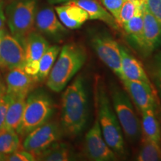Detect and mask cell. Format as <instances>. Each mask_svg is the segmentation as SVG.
Here are the masks:
<instances>
[{
  "instance_id": "cell-5",
  "label": "cell",
  "mask_w": 161,
  "mask_h": 161,
  "mask_svg": "<svg viewBox=\"0 0 161 161\" xmlns=\"http://www.w3.org/2000/svg\"><path fill=\"white\" fill-rule=\"evenodd\" d=\"M110 96L112 107L122 132L130 140H137L142 132L141 123L129 96L116 84L110 86Z\"/></svg>"
},
{
  "instance_id": "cell-16",
  "label": "cell",
  "mask_w": 161,
  "mask_h": 161,
  "mask_svg": "<svg viewBox=\"0 0 161 161\" xmlns=\"http://www.w3.org/2000/svg\"><path fill=\"white\" fill-rule=\"evenodd\" d=\"M35 25L40 32L53 37H60L66 29L55 11L50 8L40 10L35 16Z\"/></svg>"
},
{
  "instance_id": "cell-7",
  "label": "cell",
  "mask_w": 161,
  "mask_h": 161,
  "mask_svg": "<svg viewBox=\"0 0 161 161\" xmlns=\"http://www.w3.org/2000/svg\"><path fill=\"white\" fill-rule=\"evenodd\" d=\"M90 44L99 59L120 80L123 79L119 44L110 35L102 33L92 35L90 37Z\"/></svg>"
},
{
  "instance_id": "cell-18",
  "label": "cell",
  "mask_w": 161,
  "mask_h": 161,
  "mask_svg": "<svg viewBox=\"0 0 161 161\" xmlns=\"http://www.w3.org/2000/svg\"><path fill=\"white\" fill-rule=\"evenodd\" d=\"M73 2L87 13L89 19L101 20L114 29L119 27L114 17L98 0H73Z\"/></svg>"
},
{
  "instance_id": "cell-1",
  "label": "cell",
  "mask_w": 161,
  "mask_h": 161,
  "mask_svg": "<svg viewBox=\"0 0 161 161\" xmlns=\"http://www.w3.org/2000/svg\"><path fill=\"white\" fill-rule=\"evenodd\" d=\"M88 118V96L86 82L78 75L66 87L61 99V129L70 137L78 136Z\"/></svg>"
},
{
  "instance_id": "cell-19",
  "label": "cell",
  "mask_w": 161,
  "mask_h": 161,
  "mask_svg": "<svg viewBox=\"0 0 161 161\" xmlns=\"http://www.w3.org/2000/svg\"><path fill=\"white\" fill-rule=\"evenodd\" d=\"M27 96H19L12 97V100L6 114L5 128L17 131L21 123Z\"/></svg>"
},
{
  "instance_id": "cell-2",
  "label": "cell",
  "mask_w": 161,
  "mask_h": 161,
  "mask_svg": "<svg viewBox=\"0 0 161 161\" xmlns=\"http://www.w3.org/2000/svg\"><path fill=\"white\" fill-rule=\"evenodd\" d=\"M94 100L97 112L96 118L104 140L116 155L123 156L125 154V148L122 128L103 81L98 77L95 80Z\"/></svg>"
},
{
  "instance_id": "cell-25",
  "label": "cell",
  "mask_w": 161,
  "mask_h": 161,
  "mask_svg": "<svg viewBox=\"0 0 161 161\" xmlns=\"http://www.w3.org/2000/svg\"><path fill=\"white\" fill-rule=\"evenodd\" d=\"M20 148L19 134L15 130H0V154L3 155L11 154Z\"/></svg>"
},
{
  "instance_id": "cell-22",
  "label": "cell",
  "mask_w": 161,
  "mask_h": 161,
  "mask_svg": "<svg viewBox=\"0 0 161 161\" xmlns=\"http://www.w3.org/2000/svg\"><path fill=\"white\" fill-rule=\"evenodd\" d=\"M72 153L66 144L54 143L36 156V160L67 161L72 160Z\"/></svg>"
},
{
  "instance_id": "cell-4",
  "label": "cell",
  "mask_w": 161,
  "mask_h": 161,
  "mask_svg": "<svg viewBox=\"0 0 161 161\" xmlns=\"http://www.w3.org/2000/svg\"><path fill=\"white\" fill-rule=\"evenodd\" d=\"M53 112V103L44 92L37 91L27 96L21 123L17 133L25 136L38 126L47 122Z\"/></svg>"
},
{
  "instance_id": "cell-3",
  "label": "cell",
  "mask_w": 161,
  "mask_h": 161,
  "mask_svg": "<svg viewBox=\"0 0 161 161\" xmlns=\"http://www.w3.org/2000/svg\"><path fill=\"white\" fill-rule=\"evenodd\" d=\"M86 60V52L83 46L75 43L64 45L48 75L46 85L53 92L62 91L84 66Z\"/></svg>"
},
{
  "instance_id": "cell-13",
  "label": "cell",
  "mask_w": 161,
  "mask_h": 161,
  "mask_svg": "<svg viewBox=\"0 0 161 161\" xmlns=\"http://www.w3.org/2000/svg\"><path fill=\"white\" fill-rule=\"evenodd\" d=\"M37 81L33 76L26 73L23 67H17L10 69L6 76V90L11 97L25 96H28L33 89Z\"/></svg>"
},
{
  "instance_id": "cell-35",
  "label": "cell",
  "mask_w": 161,
  "mask_h": 161,
  "mask_svg": "<svg viewBox=\"0 0 161 161\" xmlns=\"http://www.w3.org/2000/svg\"><path fill=\"white\" fill-rule=\"evenodd\" d=\"M4 32H5V30H4V31H1V32H0V40H1L2 36H3V34H4Z\"/></svg>"
},
{
  "instance_id": "cell-9",
  "label": "cell",
  "mask_w": 161,
  "mask_h": 161,
  "mask_svg": "<svg viewBox=\"0 0 161 161\" xmlns=\"http://www.w3.org/2000/svg\"><path fill=\"white\" fill-rule=\"evenodd\" d=\"M84 153L89 160L93 161H113L116 154L108 146L101 130L97 118L86 134L84 142Z\"/></svg>"
},
{
  "instance_id": "cell-30",
  "label": "cell",
  "mask_w": 161,
  "mask_h": 161,
  "mask_svg": "<svg viewBox=\"0 0 161 161\" xmlns=\"http://www.w3.org/2000/svg\"><path fill=\"white\" fill-rule=\"evenodd\" d=\"M4 160L7 161H35V154L25 149L17 150L11 154L4 155Z\"/></svg>"
},
{
  "instance_id": "cell-23",
  "label": "cell",
  "mask_w": 161,
  "mask_h": 161,
  "mask_svg": "<svg viewBox=\"0 0 161 161\" xmlns=\"http://www.w3.org/2000/svg\"><path fill=\"white\" fill-rule=\"evenodd\" d=\"M61 48L58 46H49L39 61V71L35 78L37 80H43L47 78L52 66L57 59Z\"/></svg>"
},
{
  "instance_id": "cell-8",
  "label": "cell",
  "mask_w": 161,
  "mask_h": 161,
  "mask_svg": "<svg viewBox=\"0 0 161 161\" xmlns=\"http://www.w3.org/2000/svg\"><path fill=\"white\" fill-rule=\"evenodd\" d=\"M61 130L56 122H46L25 136L23 148L35 154L36 158L59 140Z\"/></svg>"
},
{
  "instance_id": "cell-6",
  "label": "cell",
  "mask_w": 161,
  "mask_h": 161,
  "mask_svg": "<svg viewBox=\"0 0 161 161\" xmlns=\"http://www.w3.org/2000/svg\"><path fill=\"white\" fill-rule=\"evenodd\" d=\"M5 17L11 34L23 43L35 25L36 1L20 0L7 6Z\"/></svg>"
},
{
  "instance_id": "cell-20",
  "label": "cell",
  "mask_w": 161,
  "mask_h": 161,
  "mask_svg": "<svg viewBox=\"0 0 161 161\" xmlns=\"http://www.w3.org/2000/svg\"><path fill=\"white\" fill-rule=\"evenodd\" d=\"M125 31L130 36L134 44L142 52L143 49V6L129 20L122 25Z\"/></svg>"
},
{
  "instance_id": "cell-36",
  "label": "cell",
  "mask_w": 161,
  "mask_h": 161,
  "mask_svg": "<svg viewBox=\"0 0 161 161\" xmlns=\"http://www.w3.org/2000/svg\"><path fill=\"white\" fill-rule=\"evenodd\" d=\"M3 88H2L1 86H0V94H1V92H2V91H3Z\"/></svg>"
},
{
  "instance_id": "cell-27",
  "label": "cell",
  "mask_w": 161,
  "mask_h": 161,
  "mask_svg": "<svg viewBox=\"0 0 161 161\" xmlns=\"http://www.w3.org/2000/svg\"><path fill=\"white\" fill-rule=\"evenodd\" d=\"M149 72L161 99V52H158L153 57L150 63Z\"/></svg>"
},
{
  "instance_id": "cell-28",
  "label": "cell",
  "mask_w": 161,
  "mask_h": 161,
  "mask_svg": "<svg viewBox=\"0 0 161 161\" xmlns=\"http://www.w3.org/2000/svg\"><path fill=\"white\" fill-rule=\"evenodd\" d=\"M125 1L126 0H100L101 3L110 12L117 23L120 11Z\"/></svg>"
},
{
  "instance_id": "cell-31",
  "label": "cell",
  "mask_w": 161,
  "mask_h": 161,
  "mask_svg": "<svg viewBox=\"0 0 161 161\" xmlns=\"http://www.w3.org/2000/svg\"><path fill=\"white\" fill-rule=\"evenodd\" d=\"M144 5L161 23V0H145Z\"/></svg>"
},
{
  "instance_id": "cell-29",
  "label": "cell",
  "mask_w": 161,
  "mask_h": 161,
  "mask_svg": "<svg viewBox=\"0 0 161 161\" xmlns=\"http://www.w3.org/2000/svg\"><path fill=\"white\" fill-rule=\"evenodd\" d=\"M12 100V97L3 90L0 94V130L5 128V122L8 109Z\"/></svg>"
},
{
  "instance_id": "cell-14",
  "label": "cell",
  "mask_w": 161,
  "mask_h": 161,
  "mask_svg": "<svg viewBox=\"0 0 161 161\" xmlns=\"http://www.w3.org/2000/svg\"><path fill=\"white\" fill-rule=\"evenodd\" d=\"M143 49L145 55H149L161 44V23L143 5Z\"/></svg>"
},
{
  "instance_id": "cell-17",
  "label": "cell",
  "mask_w": 161,
  "mask_h": 161,
  "mask_svg": "<svg viewBox=\"0 0 161 161\" xmlns=\"http://www.w3.org/2000/svg\"><path fill=\"white\" fill-rule=\"evenodd\" d=\"M120 53L123 79L137 80V81L152 84V81L147 75L142 64L136 58L130 55L124 46L121 45Z\"/></svg>"
},
{
  "instance_id": "cell-21",
  "label": "cell",
  "mask_w": 161,
  "mask_h": 161,
  "mask_svg": "<svg viewBox=\"0 0 161 161\" xmlns=\"http://www.w3.org/2000/svg\"><path fill=\"white\" fill-rule=\"evenodd\" d=\"M142 114V129L143 137L150 139L160 143L161 141V130L160 123L155 115V110L150 109L141 112Z\"/></svg>"
},
{
  "instance_id": "cell-15",
  "label": "cell",
  "mask_w": 161,
  "mask_h": 161,
  "mask_svg": "<svg viewBox=\"0 0 161 161\" xmlns=\"http://www.w3.org/2000/svg\"><path fill=\"white\" fill-rule=\"evenodd\" d=\"M55 9L60 21L67 29H77L89 19L87 13L73 0L56 6Z\"/></svg>"
},
{
  "instance_id": "cell-26",
  "label": "cell",
  "mask_w": 161,
  "mask_h": 161,
  "mask_svg": "<svg viewBox=\"0 0 161 161\" xmlns=\"http://www.w3.org/2000/svg\"><path fill=\"white\" fill-rule=\"evenodd\" d=\"M145 0H126L122 5L119 17L118 25L122 26L129 20L144 5Z\"/></svg>"
},
{
  "instance_id": "cell-12",
  "label": "cell",
  "mask_w": 161,
  "mask_h": 161,
  "mask_svg": "<svg viewBox=\"0 0 161 161\" xmlns=\"http://www.w3.org/2000/svg\"><path fill=\"white\" fill-rule=\"evenodd\" d=\"M121 80L139 111L155 110L156 96L152 84L128 79Z\"/></svg>"
},
{
  "instance_id": "cell-24",
  "label": "cell",
  "mask_w": 161,
  "mask_h": 161,
  "mask_svg": "<svg viewBox=\"0 0 161 161\" xmlns=\"http://www.w3.org/2000/svg\"><path fill=\"white\" fill-rule=\"evenodd\" d=\"M136 160L139 161H158L161 160V148L160 143L150 139L142 136V146Z\"/></svg>"
},
{
  "instance_id": "cell-32",
  "label": "cell",
  "mask_w": 161,
  "mask_h": 161,
  "mask_svg": "<svg viewBox=\"0 0 161 161\" xmlns=\"http://www.w3.org/2000/svg\"><path fill=\"white\" fill-rule=\"evenodd\" d=\"M6 21V17L5 11H4L3 3L0 2V32L4 31V27H5V23Z\"/></svg>"
},
{
  "instance_id": "cell-10",
  "label": "cell",
  "mask_w": 161,
  "mask_h": 161,
  "mask_svg": "<svg viewBox=\"0 0 161 161\" xmlns=\"http://www.w3.org/2000/svg\"><path fill=\"white\" fill-rule=\"evenodd\" d=\"M25 64L23 43L5 31L0 40V67L10 70L17 67L24 68Z\"/></svg>"
},
{
  "instance_id": "cell-11",
  "label": "cell",
  "mask_w": 161,
  "mask_h": 161,
  "mask_svg": "<svg viewBox=\"0 0 161 161\" xmlns=\"http://www.w3.org/2000/svg\"><path fill=\"white\" fill-rule=\"evenodd\" d=\"M23 44L25 54L23 69L26 73L35 78L39 71L40 59L49 47V44L43 36L34 31L25 37Z\"/></svg>"
},
{
  "instance_id": "cell-34",
  "label": "cell",
  "mask_w": 161,
  "mask_h": 161,
  "mask_svg": "<svg viewBox=\"0 0 161 161\" xmlns=\"http://www.w3.org/2000/svg\"><path fill=\"white\" fill-rule=\"evenodd\" d=\"M2 160H4V155L0 154V161H2Z\"/></svg>"
},
{
  "instance_id": "cell-33",
  "label": "cell",
  "mask_w": 161,
  "mask_h": 161,
  "mask_svg": "<svg viewBox=\"0 0 161 161\" xmlns=\"http://www.w3.org/2000/svg\"><path fill=\"white\" fill-rule=\"evenodd\" d=\"M51 3H62V2H66V1H71V0H50Z\"/></svg>"
}]
</instances>
